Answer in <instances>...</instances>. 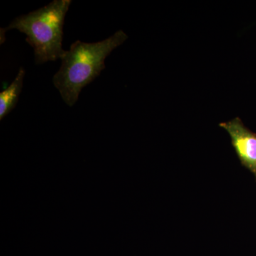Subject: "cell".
<instances>
[{"label": "cell", "mask_w": 256, "mask_h": 256, "mask_svg": "<svg viewBox=\"0 0 256 256\" xmlns=\"http://www.w3.org/2000/svg\"><path fill=\"white\" fill-rule=\"evenodd\" d=\"M72 0H55L44 8L18 16L1 33L16 30L26 35V41L34 50L35 63L40 65L62 60L66 16Z\"/></svg>", "instance_id": "7a4b0ae2"}, {"label": "cell", "mask_w": 256, "mask_h": 256, "mask_svg": "<svg viewBox=\"0 0 256 256\" xmlns=\"http://www.w3.org/2000/svg\"><path fill=\"white\" fill-rule=\"evenodd\" d=\"M128 38L124 32L119 31L96 43L76 42L70 50H65L62 67L54 77L53 82L67 105L73 107L76 104L82 89L106 68L107 57Z\"/></svg>", "instance_id": "6da1fadb"}, {"label": "cell", "mask_w": 256, "mask_h": 256, "mask_svg": "<svg viewBox=\"0 0 256 256\" xmlns=\"http://www.w3.org/2000/svg\"><path fill=\"white\" fill-rule=\"evenodd\" d=\"M25 75H26V70L24 68H20L14 82H12L11 85L6 90L0 94V120H2L16 108L18 98L22 90Z\"/></svg>", "instance_id": "277c9868"}, {"label": "cell", "mask_w": 256, "mask_h": 256, "mask_svg": "<svg viewBox=\"0 0 256 256\" xmlns=\"http://www.w3.org/2000/svg\"><path fill=\"white\" fill-rule=\"evenodd\" d=\"M220 126L232 138V144L242 164L256 176V133L246 127L239 118Z\"/></svg>", "instance_id": "3957f363"}]
</instances>
